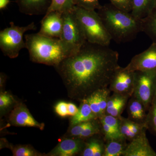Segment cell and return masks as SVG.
Wrapping results in <instances>:
<instances>
[{
  "mask_svg": "<svg viewBox=\"0 0 156 156\" xmlns=\"http://www.w3.org/2000/svg\"><path fill=\"white\" fill-rule=\"evenodd\" d=\"M111 92L109 88H104L98 90L87 98L86 100L95 115L101 117L105 114Z\"/></svg>",
  "mask_w": 156,
  "mask_h": 156,
  "instance_id": "15",
  "label": "cell"
},
{
  "mask_svg": "<svg viewBox=\"0 0 156 156\" xmlns=\"http://www.w3.org/2000/svg\"><path fill=\"white\" fill-rule=\"evenodd\" d=\"M135 85V72L119 66L116 71L109 85L111 92L131 98Z\"/></svg>",
  "mask_w": 156,
  "mask_h": 156,
  "instance_id": "8",
  "label": "cell"
},
{
  "mask_svg": "<svg viewBox=\"0 0 156 156\" xmlns=\"http://www.w3.org/2000/svg\"><path fill=\"white\" fill-rule=\"evenodd\" d=\"M101 127V134L105 141L113 139H125L119 131H117L110 127L106 123L100 121Z\"/></svg>",
  "mask_w": 156,
  "mask_h": 156,
  "instance_id": "24",
  "label": "cell"
},
{
  "mask_svg": "<svg viewBox=\"0 0 156 156\" xmlns=\"http://www.w3.org/2000/svg\"><path fill=\"white\" fill-rule=\"evenodd\" d=\"M62 16L63 27L59 40L67 57L78 52L87 41L73 9L63 12Z\"/></svg>",
  "mask_w": 156,
  "mask_h": 156,
  "instance_id": "5",
  "label": "cell"
},
{
  "mask_svg": "<svg viewBox=\"0 0 156 156\" xmlns=\"http://www.w3.org/2000/svg\"><path fill=\"white\" fill-rule=\"evenodd\" d=\"M85 140L80 137L63 139L48 154L53 156H72L81 153L85 145Z\"/></svg>",
  "mask_w": 156,
  "mask_h": 156,
  "instance_id": "13",
  "label": "cell"
},
{
  "mask_svg": "<svg viewBox=\"0 0 156 156\" xmlns=\"http://www.w3.org/2000/svg\"><path fill=\"white\" fill-rule=\"evenodd\" d=\"M156 92V70L135 71L133 95L140 100L147 111Z\"/></svg>",
  "mask_w": 156,
  "mask_h": 156,
  "instance_id": "7",
  "label": "cell"
},
{
  "mask_svg": "<svg viewBox=\"0 0 156 156\" xmlns=\"http://www.w3.org/2000/svg\"><path fill=\"white\" fill-rule=\"evenodd\" d=\"M85 142V147L81 153L83 156H103L105 141L101 134H96L89 138Z\"/></svg>",
  "mask_w": 156,
  "mask_h": 156,
  "instance_id": "16",
  "label": "cell"
},
{
  "mask_svg": "<svg viewBox=\"0 0 156 156\" xmlns=\"http://www.w3.org/2000/svg\"><path fill=\"white\" fill-rule=\"evenodd\" d=\"M141 20V32L156 43V6L147 16Z\"/></svg>",
  "mask_w": 156,
  "mask_h": 156,
  "instance_id": "20",
  "label": "cell"
},
{
  "mask_svg": "<svg viewBox=\"0 0 156 156\" xmlns=\"http://www.w3.org/2000/svg\"><path fill=\"white\" fill-rule=\"evenodd\" d=\"M10 3V0H0V9L1 10L5 9Z\"/></svg>",
  "mask_w": 156,
  "mask_h": 156,
  "instance_id": "32",
  "label": "cell"
},
{
  "mask_svg": "<svg viewBox=\"0 0 156 156\" xmlns=\"http://www.w3.org/2000/svg\"><path fill=\"white\" fill-rule=\"evenodd\" d=\"M74 5L88 10H98L101 5L99 0H73Z\"/></svg>",
  "mask_w": 156,
  "mask_h": 156,
  "instance_id": "26",
  "label": "cell"
},
{
  "mask_svg": "<svg viewBox=\"0 0 156 156\" xmlns=\"http://www.w3.org/2000/svg\"><path fill=\"white\" fill-rule=\"evenodd\" d=\"M147 112L144 125L147 130L156 136V92Z\"/></svg>",
  "mask_w": 156,
  "mask_h": 156,
  "instance_id": "22",
  "label": "cell"
},
{
  "mask_svg": "<svg viewBox=\"0 0 156 156\" xmlns=\"http://www.w3.org/2000/svg\"><path fill=\"white\" fill-rule=\"evenodd\" d=\"M125 139L112 140L105 141L103 156H122L128 144Z\"/></svg>",
  "mask_w": 156,
  "mask_h": 156,
  "instance_id": "21",
  "label": "cell"
},
{
  "mask_svg": "<svg viewBox=\"0 0 156 156\" xmlns=\"http://www.w3.org/2000/svg\"><path fill=\"white\" fill-rule=\"evenodd\" d=\"M73 0H51V4L46 14L52 11L63 12L73 9Z\"/></svg>",
  "mask_w": 156,
  "mask_h": 156,
  "instance_id": "23",
  "label": "cell"
},
{
  "mask_svg": "<svg viewBox=\"0 0 156 156\" xmlns=\"http://www.w3.org/2000/svg\"><path fill=\"white\" fill-rule=\"evenodd\" d=\"M9 123L17 127H35L43 130L44 125L38 122L23 104L17 105L12 110L9 116Z\"/></svg>",
  "mask_w": 156,
  "mask_h": 156,
  "instance_id": "11",
  "label": "cell"
},
{
  "mask_svg": "<svg viewBox=\"0 0 156 156\" xmlns=\"http://www.w3.org/2000/svg\"><path fill=\"white\" fill-rule=\"evenodd\" d=\"M93 120L79 123L75 126H71L69 133V136L72 137H79L82 131L92 124Z\"/></svg>",
  "mask_w": 156,
  "mask_h": 156,
  "instance_id": "28",
  "label": "cell"
},
{
  "mask_svg": "<svg viewBox=\"0 0 156 156\" xmlns=\"http://www.w3.org/2000/svg\"><path fill=\"white\" fill-rule=\"evenodd\" d=\"M80 102L77 113L74 116L72 117L71 119L70 123L71 126L98 119L92 112L87 101L84 99Z\"/></svg>",
  "mask_w": 156,
  "mask_h": 156,
  "instance_id": "19",
  "label": "cell"
},
{
  "mask_svg": "<svg viewBox=\"0 0 156 156\" xmlns=\"http://www.w3.org/2000/svg\"><path fill=\"white\" fill-rule=\"evenodd\" d=\"M118 52L109 46L87 41L75 54L55 67L69 97L80 101L99 89L108 88L119 67Z\"/></svg>",
  "mask_w": 156,
  "mask_h": 156,
  "instance_id": "1",
  "label": "cell"
},
{
  "mask_svg": "<svg viewBox=\"0 0 156 156\" xmlns=\"http://www.w3.org/2000/svg\"><path fill=\"white\" fill-rule=\"evenodd\" d=\"M62 13L52 11L45 14L41 21L38 33L46 37L60 38L63 27Z\"/></svg>",
  "mask_w": 156,
  "mask_h": 156,
  "instance_id": "10",
  "label": "cell"
},
{
  "mask_svg": "<svg viewBox=\"0 0 156 156\" xmlns=\"http://www.w3.org/2000/svg\"><path fill=\"white\" fill-rule=\"evenodd\" d=\"M113 5L116 8L126 11L131 12L133 8V0H109Z\"/></svg>",
  "mask_w": 156,
  "mask_h": 156,
  "instance_id": "27",
  "label": "cell"
},
{
  "mask_svg": "<svg viewBox=\"0 0 156 156\" xmlns=\"http://www.w3.org/2000/svg\"><path fill=\"white\" fill-rule=\"evenodd\" d=\"M26 49L31 61L56 67L66 56L59 38L50 37L37 34L24 36Z\"/></svg>",
  "mask_w": 156,
  "mask_h": 156,
  "instance_id": "3",
  "label": "cell"
},
{
  "mask_svg": "<svg viewBox=\"0 0 156 156\" xmlns=\"http://www.w3.org/2000/svg\"><path fill=\"white\" fill-rule=\"evenodd\" d=\"M68 116L73 117L77 113L79 108L77 107L75 105L69 102L68 103Z\"/></svg>",
  "mask_w": 156,
  "mask_h": 156,
  "instance_id": "31",
  "label": "cell"
},
{
  "mask_svg": "<svg viewBox=\"0 0 156 156\" xmlns=\"http://www.w3.org/2000/svg\"><path fill=\"white\" fill-rule=\"evenodd\" d=\"M156 6V0H133L131 13L139 19H142L151 12Z\"/></svg>",
  "mask_w": 156,
  "mask_h": 156,
  "instance_id": "18",
  "label": "cell"
},
{
  "mask_svg": "<svg viewBox=\"0 0 156 156\" xmlns=\"http://www.w3.org/2000/svg\"><path fill=\"white\" fill-rule=\"evenodd\" d=\"M127 105L128 119L136 122L144 124L147 113L142 102L132 95Z\"/></svg>",
  "mask_w": 156,
  "mask_h": 156,
  "instance_id": "17",
  "label": "cell"
},
{
  "mask_svg": "<svg viewBox=\"0 0 156 156\" xmlns=\"http://www.w3.org/2000/svg\"><path fill=\"white\" fill-rule=\"evenodd\" d=\"M13 155L15 156H37L40 154L29 145H19L13 148L12 150Z\"/></svg>",
  "mask_w": 156,
  "mask_h": 156,
  "instance_id": "25",
  "label": "cell"
},
{
  "mask_svg": "<svg viewBox=\"0 0 156 156\" xmlns=\"http://www.w3.org/2000/svg\"><path fill=\"white\" fill-rule=\"evenodd\" d=\"M144 129L128 144L122 156H156V152L151 147Z\"/></svg>",
  "mask_w": 156,
  "mask_h": 156,
  "instance_id": "12",
  "label": "cell"
},
{
  "mask_svg": "<svg viewBox=\"0 0 156 156\" xmlns=\"http://www.w3.org/2000/svg\"><path fill=\"white\" fill-rule=\"evenodd\" d=\"M73 10L82 26L87 41L109 46L112 38L98 12L75 5Z\"/></svg>",
  "mask_w": 156,
  "mask_h": 156,
  "instance_id": "4",
  "label": "cell"
},
{
  "mask_svg": "<svg viewBox=\"0 0 156 156\" xmlns=\"http://www.w3.org/2000/svg\"><path fill=\"white\" fill-rule=\"evenodd\" d=\"M20 12L29 15H45L51 0H15Z\"/></svg>",
  "mask_w": 156,
  "mask_h": 156,
  "instance_id": "14",
  "label": "cell"
},
{
  "mask_svg": "<svg viewBox=\"0 0 156 156\" xmlns=\"http://www.w3.org/2000/svg\"><path fill=\"white\" fill-rule=\"evenodd\" d=\"M10 25L0 32V48L5 56L14 58L18 56L20 50L26 48L24 34L27 31L36 30L37 27L33 22L26 26L15 25L13 22Z\"/></svg>",
  "mask_w": 156,
  "mask_h": 156,
  "instance_id": "6",
  "label": "cell"
},
{
  "mask_svg": "<svg viewBox=\"0 0 156 156\" xmlns=\"http://www.w3.org/2000/svg\"><path fill=\"white\" fill-rule=\"evenodd\" d=\"M14 98L8 93L1 92L0 95V108L1 110L5 108L13 103Z\"/></svg>",
  "mask_w": 156,
  "mask_h": 156,
  "instance_id": "29",
  "label": "cell"
},
{
  "mask_svg": "<svg viewBox=\"0 0 156 156\" xmlns=\"http://www.w3.org/2000/svg\"><path fill=\"white\" fill-rule=\"evenodd\" d=\"M55 111L60 116L65 117L68 116V103L64 101H60L55 107Z\"/></svg>",
  "mask_w": 156,
  "mask_h": 156,
  "instance_id": "30",
  "label": "cell"
},
{
  "mask_svg": "<svg viewBox=\"0 0 156 156\" xmlns=\"http://www.w3.org/2000/svg\"><path fill=\"white\" fill-rule=\"evenodd\" d=\"M126 67L134 72L156 70V43H153L145 51L134 56Z\"/></svg>",
  "mask_w": 156,
  "mask_h": 156,
  "instance_id": "9",
  "label": "cell"
},
{
  "mask_svg": "<svg viewBox=\"0 0 156 156\" xmlns=\"http://www.w3.org/2000/svg\"><path fill=\"white\" fill-rule=\"evenodd\" d=\"M97 12L112 40L116 43L131 41L141 32V20L131 12L120 10L112 4L101 5Z\"/></svg>",
  "mask_w": 156,
  "mask_h": 156,
  "instance_id": "2",
  "label": "cell"
}]
</instances>
